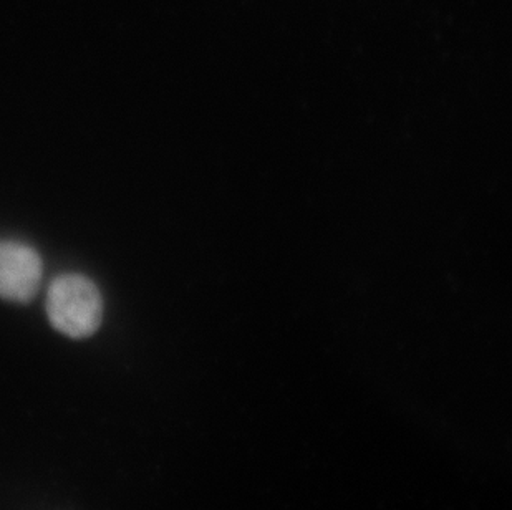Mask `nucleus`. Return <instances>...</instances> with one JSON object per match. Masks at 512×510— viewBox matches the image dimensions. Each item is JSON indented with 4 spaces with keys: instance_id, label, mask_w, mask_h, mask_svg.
Returning <instances> with one entry per match:
<instances>
[{
    "instance_id": "1",
    "label": "nucleus",
    "mask_w": 512,
    "mask_h": 510,
    "mask_svg": "<svg viewBox=\"0 0 512 510\" xmlns=\"http://www.w3.org/2000/svg\"><path fill=\"white\" fill-rule=\"evenodd\" d=\"M47 315L57 332L77 340L90 337L102 325V294L85 275H58L47 294Z\"/></svg>"
},
{
    "instance_id": "2",
    "label": "nucleus",
    "mask_w": 512,
    "mask_h": 510,
    "mask_svg": "<svg viewBox=\"0 0 512 510\" xmlns=\"http://www.w3.org/2000/svg\"><path fill=\"white\" fill-rule=\"evenodd\" d=\"M42 259L24 242L0 241V299L25 304L42 282Z\"/></svg>"
}]
</instances>
